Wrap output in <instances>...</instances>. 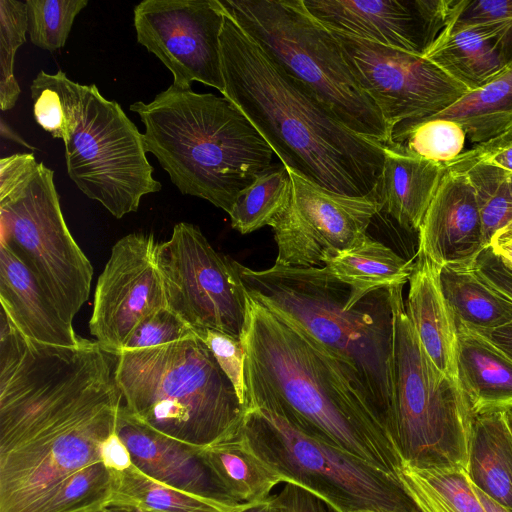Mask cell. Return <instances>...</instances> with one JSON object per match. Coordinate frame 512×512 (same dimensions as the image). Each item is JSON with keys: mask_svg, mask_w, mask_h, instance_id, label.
<instances>
[{"mask_svg": "<svg viewBox=\"0 0 512 512\" xmlns=\"http://www.w3.org/2000/svg\"><path fill=\"white\" fill-rule=\"evenodd\" d=\"M117 354L82 338L39 343L0 319V512H34L66 478L101 461L122 394Z\"/></svg>", "mask_w": 512, "mask_h": 512, "instance_id": "1", "label": "cell"}, {"mask_svg": "<svg viewBox=\"0 0 512 512\" xmlns=\"http://www.w3.org/2000/svg\"><path fill=\"white\" fill-rule=\"evenodd\" d=\"M241 340L247 412L271 410L314 439L398 473L402 459L348 366L248 295Z\"/></svg>", "mask_w": 512, "mask_h": 512, "instance_id": "2", "label": "cell"}, {"mask_svg": "<svg viewBox=\"0 0 512 512\" xmlns=\"http://www.w3.org/2000/svg\"><path fill=\"white\" fill-rule=\"evenodd\" d=\"M220 52L222 96L248 118L287 169L336 194L376 192L383 144L345 126L226 13Z\"/></svg>", "mask_w": 512, "mask_h": 512, "instance_id": "3", "label": "cell"}, {"mask_svg": "<svg viewBox=\"0 0 512 512\" xmlns=\"http://www.w3.org/2000/svg\"><path fill=\"white\" fill-rule=\"evenodd\" d=\"M236 265L250 298L308 334L356 374L391 437L395 331L390 290L374 291L347 309L349 287L324 266L274 263L254 270L239 262Z\"/></svg>", "mask_w": 512, "mask_h": 512, "instance_id": "4", "label": "cell"}, {"mask_svg": "<svg viewBox=\"0 0 512 512\" xmlns=\"http://www.w3.org/2000/svg\"><path fill=\"white\" fill-rule=\"evenodd\" d=\"M130 110L145 127L152 153L182 194L200 197L228 214L242 190L268 170L274 151L227 98L169 86Z\"/></svg>", "mask_w": 512, "mask_h": 512, "instance_id": "5", "label": "cell"}, {"mask_svg": "<svg viewBox=\"0 0 512 512\" xmlns=\"http://www.w3.org/2000/svg\"><path fill=\"white\" fill-rule=\"evenodd\" d=\"M123 405L148 427L205 448L241 433L247 408L196 335L117 354Z\"/></svg>", "mask_w": 512, "mask_h": 512, "instance_id": "6", "label": "cell"}, {"mask_svg": "<svg viewBox=\"0 0 512 512\" xmlns=\"http://www.w3.org/2000/svg\"><path fill=\"white\" fill-rule=\"evenodd\" d=\"M226 14L352 131L383 145L392 131L362 89L332 31L304 0H219Z\"/></svg>", "mask_w": 512, "mask_h": 512, "instance_id": "7", "label": "cell"}, {"mask_svg": "<svg viewBox=\"0 0 512 512\" xmlns=\"http://www.w3.org/2000/svg\"><path fill=\"white\" fill-rule=\"evenodd\" d=\"M0 242L32 272L61 316L88 300L93 267L65 222L54 172L33 153L0 160Z\"/></svg>", "mask_w": 512, "mask_h": 512, "instance_id": "8", "label": "cell"}, {"mask_svg": "<svg viewBox=\"0 0 512 512\" xmlns=\"http://www.w3.org/2000/svg\"><path fill=\"white\" fill-rule=\"evenodd\" d=\"M404 285L391 288L395 404L391 437L403 464L467 471L473 414L460 384L430 360L406 313Z\"/></svg>", "mask_w": 512, "mask_h": 512, "instance_id": "9", "label": "cell"}, {"mask_svg": "<svg viewBox=\"0 0 512 512\" xmlns=\"http://www.w3.org/2000/svg\"><path fill=\"white\" fill-rule=\"evenodd\" d=\"M240 439L284 483L337 512H422L398 474L306 435L271 410H248Z\"/></svg>", "mask_w": 512, "mask_h": 512, "instance_id": "10", "label": "cell"}, {"mask_svg": "<svg viewBox=\"0 0 512 512\" xmlns=\"http://www.w3.org/2000/svg\"><path fill=\"white\" fill-rule=\"evenodd\" d=\"M63 142L70 179L117 219L137 211L143 196L162 187L153 177L143 134L94 84L82 85Z\"/></svg>", "mask_w": 512, "mask_h": 512, "instance_id": "11", "label": "cell"}, {"mask_svg": "<svg viewBox=\"0 0 512 512\" xmlns=\"http://www.w3.org/2000/svg\"><path fill=\"white\" fill-rule=\"evenodd\" d=\"M236 262L216 251L197 226L177 223L158 245L168 308L193 330L241 337L247 293Z\"/></svg>", "mask_w": 512, "mask_h": 512, "instance_id": "12", "label": "cell"}, {"mask_svg": "<svg viewBox=\"0 0 512 512\" xmlns=\"http://www.w3.org/2000/svg\"><path fill=\"white\" fill-rule=\"evenodd\" d=\"M290 198L271 223L278 254L275 263L311 267L360 244L382 211L376 192L353 197L312 184L293 171Z\"/></svg>", "mask_w": 512, "mask_h": 512, "instance_id": "13", "label": "cell"}, {"mask_svg": "<svg viewBox=\"0 0 512 512\" xmlns=\"http://www.w3.org/2000/svg\"><path fill=\"white\" fill-rule=\"evenodd\" d=\"M330 30L392 132L402 122L442 111L469 92L423 55Z\"/></svg>", "mask_w": 512, "mask_h": 512, "instance_id": "14", "label": "cell"}, {"mask_svg": "<svg viewBox=\"0 0 512 512\" xmlns=\"http://www.w3.org/2000/svg\"><path fill=\"white\" fill-rule=\"evenodd\" d=\"M224 19L219 0H144L134 8L138 43L168 68L173 85L191 89L197 81L221 94Z\"/></svg>", "mask_w": 512, "mask_h": 512, "instance_id": "15", "label": "cell"}, {"mask_svg": "<svg viewBox=\"0 0 512 512\" xmlns=\"http://www.w3.org/2000/svg\"><path fill=\"white\" fill-rule=\"evenodd\" d=\"M153 234L131 233L112 247L94 293L90 334L107 351L123 350L136 326L168 308Z\"/></svg>", "mask_w": 512, "mask_h": 512, "instance_id": "16", "label": "cell"}, {"mask_svg": "<svg viewBox=\"0 0 512 512\" xmlns=\"http://www.w3.org/2000/svg\"><path fill=\"white\" fill-rule=\"evenodd\" d=\"M455 0H304L326 27L423 55L449 21Z\"/></svg>", "mask_w": 512, "mask_h": 512, "instance_id": "17", "label": "cell"}, {"mask_svg": "<svg viewBox=\"0 0 512 512\" xmlns=\"http://www.w3.org/2000/svg\"><path fill=\"white\" fill-rule=\"evenodd\" d=\"M116 432L127 446L133 465L149 477L211 501L227 512H238L248 505L237 503L224 491L207 466L201 448L148 427L123 404Z\"/></svg>", "mask_w": 512, "mask_h": 512, "instance_id": "18", "label": "cell"}, {"mask_svg": "<svg viewBox=\"0 0 512 512\" xmlns=\"http://www.w3.org/2000/svg\"><path fill=\"white\" fill-rule=\"evenodd\" d=\"M485 249L474 188L463 171L447 169L418 230V251L438 267L473 265Z\"/></svg>", "mask_w": 512, "mask_h": 512, "instance_id": "19", "label": "cell"}, {"mask_svg": "<svg viewBox=\"0 0 512 512\" xmlns=\"http://www.w3.org/2000/svg\"><path fill=\"white\" fill-rule=\"evenodd\" d=\"M423 56L469 91L512 67V20L447 24Z\"/></svg>", "mask_w": 512, "mask_h": 512, "instance_id": "20", "label": "cell"}, {"mask_svg": "<svg viewBox=\"0 0 512 512\" xmlns=\"http://www.w3.org/2000/svg\"><path fill=\"white\" fill-rule=\"evenodd\" d=\"M0 302L17 329L29 339L54 346H76L73 324L67 322L39 286L32 272L0 242Z\"/></svg>", "mask_w": 512, "mask_h": 512, "instance_id": "21", "label": "cell"}, {"mask_svg": "<svg viewBox=\"0 0 512 512\" xmlns=\"http://www.w3.org/2000/svg\"><path fill=\"white\" fill-rule=\"evenodd\" d=\"M439 269L431 259L417 253L409 278L405 309L418 339L433 364L457 381L458 328L440 285Z\"/></svg>", "mask_w": 512, "mask_h": 512, "instance_id": "22", "label": "cell"}, {"mask_svg": "<svg viewBox=\"0 0 512 512\" xmlns=\"http://www.w3.org/2000/svg\"><path fill=\"white\" fill-rule=\"evenodd\" d=\"M446 172L445 164L427 160L394 143L384 145V162L376 187L382 211L401 228L418 232Z\"/></svg>", "mask_w": 512, "mask_h": 512, "instance_id": "23", "label": "cell"}, {"mask_svg": "<svg viewBox=\"0 0 512 512\" xmlns=\"http://www.w3.org/2000/svg\"><path fill=\"white\" fill-rule=\"evenodd\" d=\"M457 328L458 379L473 416L512 410V358L483 334Z\"/></svg>", "mask_w": 512, "mask_h": 512, "instance_id": "24", "label": "cell"}, {"mask_svg": "<svg viewBox=\"0 0 512 512\" xmlns=\"http://www.w3.org/2000/svg\"><path fill=\"white\" fill-rule=\"evenodd\" d=\"M466 474L473 486L512 511V427L507 411L473 416Z\"/></svg>", "mask_w": 512, "mask_h": 512, "instance_id": "25", "label": "cell"}, {"mask_svg": "<svg viewBox=\"0 0 512 512\" xmlns=\"http://www.w3.org/2000/svg\"><path fill=\"white\" fill-rule=\"evenodd\" d=\"M414 264L367 235L360 244L328 257L324 268L349 287L345 308L350 309L374 291L406 284Z\"/></svg>", "mask_w": 512, "mask_h": 512, "instance_id": "26", "label": "cell"}, {"mask_svg": "<svg viewBox=\"0 0 512 512\" xmlns=\"http://www.w3.org/2000/svg\"><path fill=\"white\" fill-rule=\"evenodd\" d=\"M439 279L457 326L486 332L512 321V301L489 285L474 264L444 265Z\"/></svg>", "mask_w": 512, "mask_h": 512, "instance_id": "27", "label": "cell"}, {"mask_svg": "<svg viewBox=\"0 0 512 512\" xmlns=\"http://www.w3.org/2000/svg\"><path fill=\"white\" fill-rule=\"evenodd\" d=\"M429 118L459 124L473 143H483L512 130V67L478 89L467 92Z\"/></svg>", "mask_w": 512, "mask_h": 512, "instance_id": "28", "label": "cell"}, {"mask_svg": "<svg viewBox=\"0 0 512 512\" xmlns=\"http://www.w3.org/2000/svg\"><path fill=\"white\" fill-rule=\"evenodd\" d=\"M201 454L220 486L237 503L263 501L283 482L244 446L240 434L201 448Z\"/></svg>", "mask_w": 512, "mask_h": 512, "instance_id": "29", "label": "cell"}, {"mask_svg": "<svg viewBox=\"0 0 512 512\" xmlns=\"http://www.w3.org/2000/svg\"><path fill=\"white\" fill-rule=\"evenodd\" d=\"M114 490L110 505H122L143 512H227L199 496L165 485L133 464L114 473Z\"/></svg>", "mask_w": 512, "mask_h": 512, "instance_id": "30", "label": "cell"}, {"mask_svg": "<svg viewBox=\"0 0 512 512\" xmlns=\"http://www.w3.org/2000/svg\"><path fill=\"white\" fill-rule=\"evenodd\" d=\"M290 191L288 169L281 162L272 164L237 196L229 213L232 228L249 234L270 226L287 205Z\"/></svg>", "mask_w": 512, "mask_h": 512, "instance_id": "31", "label": "cell"}, {"mask_svg": "<svg viewBox=\"0 0 512 512\" xmlns=\"http://www.w3.org/2000/svg\"><path fill=\"white\" fill-rule=\"evenodd\" d=\"M447 169L463 171L471 182L482 221L483 241L512 222V173L486 163H450Z\"/></svg>", "mask_w": 512, "mask_h": 512, "instance_id": "32", "label": "cell"}, {"mask_svg": "<svg viewBox=\"0 0 512 512\" xmlns=\"http://www.w3.org/2000/svg\"><path fill=\"white\" fill-rule=\"evenodd\" d=\"M114 473L100 461L66 478L34 512H92L110 505Z\"/></svg>", "mask_w": 512, "mask_h": 512, "instance_id": "33", "label": "cell"}, {"mask_svg": "<svg viewBox=\"0 0 512 512\" xmlns=\"http://www.w3.org/2000/svg\"><path fill=\"white\" fill-rule=\"evenodd\" d=\"M466 137L463 128L454 121L422 117L397 125L390 143L427 160L446 164L462 153Z\"/></svg>", "mask_w": 512, "mask_h": 512, "instance_id": "34", "label": "cell"}, {"mask_svg": "<svg viewBox=\"0 0 512 512\" xmlns=\"http://www.w3.org/2000/svg\"><path fill=\"white\" fill-rule=\"evenodd\" d=\"M81 87L62 71L48 74L41 70L33 79L30 91L35 121L53 138H66Z\"/></svg>", "mask_w": 512, "mask_h": 512, "instance_id": "35", "label": "cell"}, {"mask_svg": "<svg viewBox=\"0 0 512 512\" xmlns=\"http://www.w3.org/2000/svg\"><path fill=\"white\" fill-rule=\"evenodd\" d=\"M27 33L31 42L56 51L66 44L76 16L87 0H27Z\"/></svg>", "mask_w": 512, "mask_h": 512, "instance_id": "36", "label": "cell"}, {"mask_svg": "<svg viewBox=\"0 0 512 512\" xmlns=\"http://www.w3.org/2000/svg\"><path fill=\"white\" fill-rule=\"evenodd\" d=\"M27 12L25 2L0 0V108L12 109L20 96L14 75L18 48L26 42Z\"/></svg>", "mask_w": 512, "mask_h": 512, "instance_id": "37", "label": "cell"}, {"mask_svg": "<svg viewBox=\"0 0 512 512\" xmlns=\"http://www.w3.org/2000/svg\"><path fill=\"white\" fill-rule=\"evenodd\" d=\"M410 468L432 489L448 512H486L465 471Z\"/></svg>", "mask_w": 512, "mask_h": 512, "instance_id": "38", "label": "cell"}, {"mask_svg": "<svg viewBox=\"0 0 512 512\" xmlns=\"http://www.w3.org/2000/svg\"><path fill=\"white\" fill-rule=\"evenodd\" d=\"M194 334L193 328L180 316L169 308H163L149 315L136 326L123 350L156 347Z\"/></svg>", "mask_w": 512, "mask_h": 512, "instance_id": "39", "label": "cell"}, {"mask_svg": "<svg viewBox=\"0 0 512 512\" xmlns=\"http://www.w3.org/2000/svg\"><path fill=\"white\" fill-rule=\"evenodd\" d=\"M194 333L212 352L219 367L233 384L240 401L247 408L245 385V348L241 337L212 329H196Z\"/></svg>", "mask_w": 512, "mask_h": 512, "instance_id": "40", "label": "cell"}, {"mask_svg": "<svg viewBox=\"0 0 512 512\" xmlns=\"http://www.w3.org/2000/svg\"><path fill=\"white\" fill-rule=\"evenodd\" d=\"M507 20H512V0H455L447 24L467 26Z\"/></svg>", "mask_w": 512, "mask_h": 512, "instance_id": "41", "label": "cell"}, {"mask_svg": "<svg viewBox=\"0 0 512 512\" xmlns=\"http://www.w3.org/2000/svg\"><path fill=\"white\" fill-rule=\"evenodd\" d=\"M486 163L512 173V130L491 140L477 144L446 163Z\"/></svg>", "mask_w": 512, "mask_h": 512, "instance_id": "42", "label": "cell"}, {"mask_svg": "<svg viewBox=\"0 0 512 512\" xmlns=\"http://www.w3.org/2000/svg\"><path fill=\"white\" fill-rule=\"evenodd\" d=\"M474 267L493 288L512 301V266L486 247L477 257Z\"/></svg>", "mask_w": 512, "mask_h": 512, "instance_id": "43", "label": "cell"}, {"mask_svg": "<svg viewBox=\"0 0 512 512\" xmlns=\"http://www.w3.org/2000/svg\"><path fill=\"white\" fill-rule=\"evenodd\" d=\"M274 499L281 512H337L312 492L292 483H285Z\"/></svg>", "mask_w": 512, "mask_h": 512, "instance_id": "44", "label": "cell"}, {"mask_svg": "<svg viewBox=\"0 0 512 512\" xmlns=\"http://www.w3.org/2000/svg\"><path fill=\"white\" fill-rule=\"evenodd\" d=\"M397 474L422 512H448L432 489L410 467L402 464Z\"/></svg>", "mask_w": 512, "mask_h": 512, "instance_id": "45", "label": "cell"}, {"mask_svg": "<svg viewBox=\"0 0 512 512\" xmlns=\"http://www.w3.org/2000/svg\"><path fill=\"white\" fill-rule=\"evenodd\" d=\"M101 462L113 473H119L129 468L133 463L130 452L115 431L102 444Z\"/></svg>", "mask_w": 512, "mask_h": 512, "instance_id": "46", "label": "cell"}, {"mask_svg": "<svg viewBox=\"0 0 512 512\" xmlns=\"http://www.w3.org/2000/svg\"><path fill=\"white\" fill-rule=\"evenodd\" d=\"M488 247L494 254L512 266V222L492 236Z\"/></svg>", "mask_w": 512, "mask_h": 512, "instance_id": "47", "label": "cell"}, {"mask_svg": "<svg viewBox=\"0 0 512 512\" xmlns=\"http://www.w3.org/2000/svg\"><path fill=\"white\" fill-rule=\"evenodd\" d=\"M512 358V321L496 329L479 332Z\"/></svg>", "mask_w": 512, "mask_h": 512, "instance_id": "48", "label": "cell"}, {"mask_svg": "<svg viewBox=\"0 0 512 512\" xmlns=\"http://www.w3.org/2000/svg\"><path fill=\"white\" fill-rule=\"evenodd\" d=\"M238 512H281V510L275 502L274 495H270L263 501L248 504Z\"/></svg>", "mask_w": 512, "mask_h": 512, "instance_id": "49", "label": "cell"}, {"mask_svg": "<svg viewBox=\"0 0 512 512\" xmlns=\"http://www.w3.org/2000/svg\"><path fill=\"white\" fill-rule=\"evenodd\" d=\"M473 489H474L479 501L481 502L484 509L486 510V512H512V511L502 507L495 501H493L491 498H489L487 495H485L483 492H481L475 486H473Z\"/></svg>", "mask_w": 512, "mask_h": 512, "instance_id": "50", "label": "cell"}, {"mask_svg": "<svg viewBox=\"0 0 512 512\" xmlns=\"http://www.w3.org/2000/svg\"><path fill=\"white\" fill-rule=\"evenodd\" d=\"M1 135L7 139H10L16 143H20L21 145H25L28 148H32L27 145V143L16 133L11 127H9L3 119H1Z\"/></svg>", "mask_w": 512, "mask_h": 512, "instance_id": "51", "label": "cell"}, {"mask_svg": "<svg viewBox=\"0 0 512 512\" xmlns=\"http://www.w3.org/2000/svg\"><path fill=\"white\" fill-rule=\"evenodd\" d=\"M92 512H143L138 509L122 506V505H108Z\"/></svg>", "mask_w": 512, "mask_h": 512, "instance_id": "52", "label": "cell"}, {"mask_svg": "<svg viewBox=\"0 0 512 512\" xmlns=\"http://www.w3.org/2000/svg\"><path fill=\"white\" fill-rule=\"evenodd\" d=\"M507 413H508L509 421H510V424L512 427V410L507 411Z\"/></svg>", "mask_w": 512, "mask_h": 512, "instance_id": "53", "label": "cell"}]
</instances>
